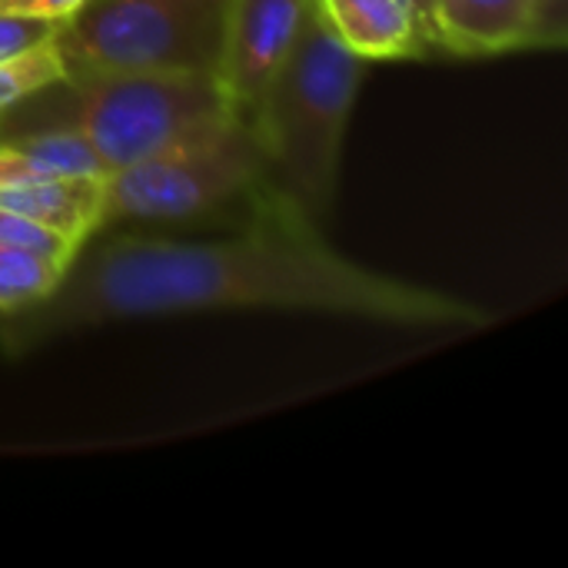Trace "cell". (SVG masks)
Here are the masks:
<instances>
[{"mask_svg":"<svg viewBox=\"0 0 568 568\" xmlns=\"http://www.w3.org/2000/svg\"><path fill=\"white\" fill-rule=\"evenodd\" d=\"M220 310H290L406 329L476 333L493 313L446 290L396 280L336 253L313 216L266 190L240 233L213 240L113 236L83 246L60 286L33 310L0 320L7 353L113 320Z\"/></svg>","mask_w":568,"mask_h":568,"instance_id":"1","label":"cell"},{"mask_svg":"<svg viewBox=\"0 0 568 568\" xmlns=\"http://www.w3.org/2000/svg\"><path fill=\"white\" fill-rule=\"evenodd\" d=\"M366 67L333 37L313 0L296 47L246 116L263 146L273 190L313 220L336 196Z\"/></svg>","mask_w":568,"mask_h":568,"instance_id":"2","label":"cell"},{"mask_svg":"<svg viewBox=\"0 0 568 568\" xmlns=\"http://www.w3.org/2000/svg\"><path fill=\"white\" fill-rule=\"evenodd\" d=\"M233 113L206 73H153L77 67L57 83L0 113V140L70 130L83 136L110 173L160 153L186 133Z\"/></svg>","mask_w":568,"mask_h":568,"instance_id":"3","label":"cell"},{"mask_svg":"<svg viewBox=\"0 0 568 568\" xmlns=\"http://www.w3.org/2000/svg\"><path fill=\"white\" fill-rule=\"evenodd\" d=\"M266 190L273 183L250 120L226 113L110 173L103 180V226L200 223L213 216L246 223Z\"/></svg>","mask_w":568,"mask_h":568,"instance_id":"4","label":"cell"},{"mask_svg":"<svg viewBox=\"0 0 568 568\" xmlns=\"http://www.w3.org/2000/svg\"><path fill=\"white\" fill-rule=\"evenodd\" d=\"M230 0H83L60 23L67 70H153L216 77Z\"/></svg>","mask_w":568,"mask_h":568,"instance_id":"5","label":"cell"},{"mask_svg":"<svg viewBox=\"0 0 568 568\" xmlns=\"http://www.w3.org/2000/svg\"><path fill=\"white\" fill-rule=\"evenodd\" d=\"M313 0H230L216 87L226 106L250 116L266 83L300 40Z\"/></svg>","mask_w":568,"mask_h":568,"instance_id":"6","label":"cell"},{"mask_svg":"<svg viewBox=\"0 0 568 568\" xmlns=\"http://www.w3.org/2000/svg\"><path fill=\"white\" fill-rule=\"evenodd\" d=\"M316 10L333 37L366 63L436 53L416 0H316Z\"/></svg>","mask_w":568,"mask_h":568,"instance_id":"7","label":"cell"},{"mask_svg":"<svg viewBox=\"0 0 568 568\" xmlns=\"http://www.w3.org/2000/svg\"><path fill=\"white\" fill-rule=\"evenodd\" d=\"M529 0H433V50L449 57H496L526 50Z\"/></svg>","mask_w":568,"mask_h":568,"instance_id":"8","label":"cell"},{"mask_svg":"<svg viewBox=\"0 0 568 568\" xmlns=\"http://www.w3.org/2000/svg\"><path fill=\"white\" fill-rule=\"evenodd\" d=\"M103 180L106 176H57L10 186L0 190V206L67 236L83 250L93 233L103 230Z\"/></svg>","mask_w":568,"mask_h":568,"instance_id":"9","label":"cell"},{"mask_svg":"<svg viewBox=\"0 0 568 568\" xmlns=\"http://www.w3.org/2000/svg\"><path fill=\"white\" fill-rule=\"evenodd\" d=\"M70 266L27 253L0 246V320L20 316L33 306H40L63 280Z\"/></svg>","mask_w":568,"mask_h":568,"instance_id":"10","label":"cell"},{"mask_svg":"<svg viewBox=\"0 0 568 568\" xmlns=\"http://www.w3.org/2000/svg\"><path fill=\"white\" fill-rule=\"evenodd\" d=\"M63 73H67V67H63L57 37L30 47L27 53L0 60V113L33 93H40L43 87L57 83Z\"/></svg>","mask_w":568,"mask_h":568,"instance_id":"11","label":"cell"},{"mask_svg":"<svg viewBox=\"0 0 568 568\" xmlns=\"http://www.w3.org/2000/svg\"><path fill=\"white\" fill-rule=\"evenodd\" d=\"M0 246H10V250H27V253H37V256H47V260H57L63 266H70L80 253L77 243H70L67 236L13 213V210H3L0 206Z\"/></svg>","mask_w":568,"mask_h":568,"instance_id":"12","label":"cell"},{"mask_svg":"<svg viewBox=\"0 0 568 568\" xmlns=\"http://www.w3.org/2000/svg\"><path fill=\"white\" fill-rule=\"evenodd\" d=\"M568 43V0H529L526 50H562Z\"/></svg>","mask_w":568,"mask_h":568,"instance_id":"13","label":"cell"},{"mask_svg":"<svg viewBox=\"0 0 568 568\" xmlns=\"http://www.w3.org/2000/svg\"><path fill=\"white\" fill-rule=\"evenodd\" d=\"M60 23L37 20V17H17V13H0V60L27 53L30 47L57 37Z\"/></svg>","mask_w":568,"mask_h":568,"instance_id":"14","label":"cell"},{"mask_svg":"<svg viewBox=\"0 0 568 568\" xmlns=\"http://www.w3.org/2000/svg\"><path fill=\"white\" fill-rule=\"evenodd\" d=\"M83 0H0V13H17V17H37L50 23H67Z\"/></svg>","mask_w":568,"mask_h":568,"instance_id":"15","label":"cell"},{"mask_svg":"<svg viewBox=\"0 0 568 568\" xmlns=\"http://www.w3.org/2000/svg\"><path fill=\"white\" fill-rule=\"evenodd\" d=\"M416 7H419V13H423V20H426V30H429V7H433V0H416ZM433 40V37H429Z\"/></svg>","mask_w":568,"mask_h":568,"instance_id":"16","label":"cell"}]
</instances>
